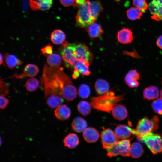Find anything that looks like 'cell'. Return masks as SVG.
<instances>
[{
    "mask_svg": "<svg viewBox=\"0 0 162 162\" xmlns=\"http://www.w3.org/2000/svg\"><path fill=\"white\" fill-rule=\"evenodd\" d=\"M53 0H29V4L33 10H46L52 7Z\"/></svg>",
    "mask_w": 162,
    "mask_h": 162,
    "instance_id": "4fadbf2b",
    "label": "cell"
},
{
    "mask_svg": "<svg viewBox=\"0 0 162 162\" xmlns=\"http://www.w3.org/2000/svg\"><path fill=\"white\" fill-rule=\"evenodd\" d=\"M60 53L65 67L69 69L74 68L77 62L74 53V44L65 41L62 44Z\"/></svg>",
    "mask_w": 162,
    "mask_h": 162,
    "instance_id": "52a82bcc",
    "label": "cell"
},
{
    "mask_svg": "<svg viewBox=\"0 0 162 162\" xmlns=\"http://www.w3.org/2000/svg\"><path fill=\"white\" fill-rule=\"evenodd\" d=\"M154 111L157 113L162 115V99L158 98L154 100L152 104Z\"/></svg>",
    "mask_w": 162,
    "mask_h": 162,
    "instance_id": "e575fe53",
    "label": "cell"
},
{
    "mask_svg": "<svg viewBox=\"0 0 162 162\" xmlns=\"http://www.w3.org/2000/svg\"><path fill=\"white\" fill-rule=\"evenodd\" d=\"M133 4L136 8L143 12L145 11L148 7L146 0H133Z\"/></svg>",
    "mask_w": 162,
    "mask_h": 162,
    "instance_id": "d590c367",
    "label": "cell"
},
{
    "mask_svg": "<svg viewBox=\"0 0 162 162\" xmlns=\"http://www.w3.org/2000/svg\"><path fill=\"white\" fill-rule=\"evenodd\" d=\"M92 107L91 103L85 100L80 101L77 106L79 112L82 115L87 116L91 112Z\"/></svg>",
    "mask_w": 162,
    "mask_h": 162,
    "instance_id": "1f68e13d",
    "label": "cell"
},
{
    "mask_svg": "<svg viewBox=\"0 0 162 162\" xmlns=\"http://www.w3.org/2000/svg\"><path fill=\"white\" fill-rule=\"evenodd\" d=\"M0 108L2 109H4L6 108L9 103V99L4 97V96H0Z\"/></svg>",
    "mask_w": 162,
    "mask_h": 162,
    "instance_id": "f35d334b",
    "label": "cell"
},
{
    "mask_svg": "<svg viewBox=\"0 0 162 162\" xmlns=\"http://www.w3.org/2000/svg\"><path fill=\"white\" fill-rule=\"evenodd\" d=\"M144 152L141 145L138 142H134L130 146L129 153L132 157L137 158L142 155Z\"/></svg>",
    "mask_w": 162,
    "mask_h": 162,
    "instance_id": "484cf974",
    "label": "cell"
},
{
    "mask_svg": "<svg viewBox=\"0 0 162 162\" xmlns=\"http://www.w3.org/2000/svg\"><path fill=\"white\" fill-rule=\"evenodd\" d=\"M123 54L134 58H141L135 50H134L133 51L131 52L124 51L123 52Z\"/></svg>",
    "mask_w": 162,
    "mask_h": 162,
    "instance_id": "ab89813d",
    "label": "cell"
},
{
    "mask_svg": "<svg viewBox=\"0 0 162 162\" xmlns=\"http://www.w3.org/2000/svg\"><path fill=\"white\" fill-rule=\"evenodd\" d=\"M160 98L162 99V88H161L160 92Z\"/></svg>",
    "mask_w": 162,
    "mask_h": 162,
    "instance_id": "ee69618b",
    "label": "cell"
},
{
    "mask_svg": "<svg viewBox=\"0 0 162 162\" xmlns=\"http://www.w3.org/2000/svg\"><path fill=\"white\" fill-rule=\"evenodd\" d=\"M4 58L6 64L10 69H12L16 65H20L22 64L21 61L13 55L6 53Z\"/></svg>",
    "mask_w": 162,
    "mask_h": 162,
    "instance_id": "4316f807",
    "label": "cell"
},
{
    "mask_svg": "<svg viewBox=\"0 0 162 162\" xmlns=\"http://www.w3.org/2000/svg\"><path fill=\"white\" fill-rule=\"evenodd\" d=\"M90 8L92 16L96 19L98 18L100 14L103 10V7L98 0L90 1Z\"/></svg>",
    "mask_w": 162,
    "mask_h": 162,
    "instance_id": "83f0119b",
    "label": "cell"
},
{
    "mask_svg": "<svg viewBox=\"0 0 162 162\" xmlns=\"http://www.w3.org/2000/svg\"><path fill=\"white\" fill-rule=\"evenodd\" d=\"M161 84L162 85V77L161 78Z\"/></svg>",
    "mask_w": 162,
    "mask_h": 162,
    "instance_id": "f6af8a7d",
    "label": "cell"
},
{
    "mask_svg": "<svg viewBox=\"0 0 162 162\" xmlns=\"http://www.w3.org/2000/svg\"><path fill=\"white\" fill-rule=\"evenodd\" d=\"M73 43L74 54L77 62L85 60L91 64L93 57L88 47L82 42H76Z\"/></svg>",
    "mask_w": 162,
    "mask_h": 162,
    "instance_id": "ba28073f",
    "label": "cell"
},
{
    "mask_svg": "<svg viewBox=\"0 0 162 162\" xmlns=\"http://www.w3.org/2000/svg\"><path fill=\"white\" fill-rule=\"evenodd\" d=\"M156 44L160 49H162V35L159 36L156 41Z\"/></svg>",
    "mask_w": 162,
    "mask_h": 162,
    "instance_id": "b9f144b4",
    "label": "cell"
},
{
    "mask_svg": "<svg viewBox=\"0 0 162 162\" xmlns=\"http://www.w3.org/2000/svg\"><path fill=\"white\" fill-rule=\"evenodd\" d=\"M132 129L125 125L120 124L116 128L115 133L119 140L128 139L132 134Z\"/></svg>",
    "mask_w": 162,
    "mask_h": 162,
    "instance_id": "5bb4252c",
    "label": "cell"
},
{
    "mask_svg": "<svg viewBox=\"0 0 162 162\" xmlns=\"http://www.w3.org/2000/svg\"><path fill=\"white\" fill-rule=\"evenodd\" d=\"M95 88L97 93L100 95L109 91L110 86L106 81L101 79H99L95 83Z\"/></svg>",
    "mask_w": 162,
    "mask_h": 162,
    "instance_id": "d4e9b609",
    "label": "cell"
},
{
    "mask_svg": "<svg viewBox=\"0 0 162 162\" xmlns=\"http://www.w3.org/2000/svg\"><path fill=\"white\" fill-rule=\"evenodd\" d=\"M78 12L75 18L76 27L86 28L95 22L97 20L92 15L90 8V1L78 6Z\"/></svg>",
    "mask_w": 162,
    "mask_h": 162,
    "instance_id": "7a4b0ae2",
    "label": "cell"
},
{
    "mask_svg": "<svg viewBox=\"0 0 162 162\" xmlns=\"http://www.w3.org/2000/svg\"><path fill=\"white\" fill-rule=\"evenodd\" d=\"M3 58L1 53L0 54V64L1 65L2 64H3Z\"/></svg>",
    "mask_w": 162,
    "mask_h": 162,
    "instance_id": "7bdbcfd3",
    "label": "cell"
},
{
    "mask_svg": "<svg viewBox=\"0 0 162 162\" xmlns=\"http://www.w3.org/2000/svg\"><path fill=\"white\" fill-rule=\"evenodd\" d=\"M41 51L44 55L48 56L53 53V47L50 44H48L41 49Z\"/></svg>",
    "mask_w": 162,
    "mask_h": 162,
    "instance_id": "74e56055",
    "label": "cell"
},
{
    "mask_svg": "<svg viewBox=\"0 0 162 162\" xmlns=\"http://www.w3.org/2000/svg\"><path fill=\"white\" fill-rule=\"evenodd\" d=\"M60 78L62 97L68 100H74L77 96L76 89L70 77L64 73L62 68L60 71Z\"/></svg>",
    "mask_w": 162,
    "mask_h": 162,
    "instance_id": "277c9868",
    "label": "cell"
},
{
    "mask_svg": "<svg viewBox=\"0 0 162 162\" xmlns=\"http://www.w3.org/2000/svg\"><path fill=\"white\" fill-rule=\"evenodd\" d=\"M124 95H116L114 92L109 91L103 95L93 97L91 103L94 109L111 113L114 107L123 99Z\"/></svg>",
    "mask_w": 162,
    "mask_h": 162,
    "instance_id": "6da1fadb",
    "label": "cell"
},
{
    "mask_svg": "<svg viewBox=\"0 0 162 162\" xmlns=\"http://www.w3.org/2000/svg\"><path fill=\"white\" fill-rule=\"evenodd\" d=\"M38 67L36 65L32 64H28L25 67L23 74H15L14 77L17 78H22L25 77H32L36 76L39 72Z\"/></svg>",
    "mask_w": 162,
    "mask_h": 162,
    "instance_id": "e0dca14e",
    "label": "cell"
},
{
    "mask_svg": "<svg viewBox=\"0 0 162 162\" xmlns=\"http://www.w3.org/2000/svg\"><path fill=\"white\" fill-rule=\"evenodd\" d=\"M47 62L50 67L54 68H58L61 64V57L58 54L52 53L47 56Z\"/></svg>",
    "mask_w": 162,
    "mask_h": 162,
    "instance_id": "f1b7e54d",
    "label": "cell"
},
{
    "mask_svg": "<svg viewBox=\"0 0 162 162\" xmlns=\"http://www.w3.org/2000/svg\"><path fill=\"white\" fill-rule=\"evenodd\" d=\"M83 135L85 140L89 143L96 142L99 137V134L98 130L92 127L86 128L83 132Z\"/></svg>",
    "mask_w": 162,
    "mask_h": 162,
    "instance_id": "d6986e66",
    "label": "cell"
},
{
    "mask_svg": "<svg viewBox=\"0 0 162 162\" xmlns=\"http://www.w3.org/2000/svg\"><path fill=\"white\" fill-rule=\"evenodd\" d=\"M100 137L103 147L105 149L112 146L119 140L115 133L110 128L103 130L101 134Z\"/></svg>",
    "mask_w": 162,
    "mask_h": 162,
    "instance_id": "9c48e42d",
    "label": "cell"
},
{
    "mask_svg": "<svg viewBox=\"0 0 162 162\" xmlns=\"http://www.w3.org/2000/svg\"><path fill=\"white\" fill-rule=\"evenodd\" d=\"M148 8L152 19L158 21L162 20V0H152Z\"/></svg>",
    "mask_w": 162,
    "mask_h": 162,
    "instance_id": "30bf717a",
    "label": "cell"
},
{
    "mask_svg": "<svg viewBox=\"0 0 162 162\" xmlns=\"http://www.w3.org/2000/svg\"><path fill=\"white\" fill-rule=\"evenodd\" d=\"M138 139L144 142L153 154L162 152V138L159 134L150 132Z\"/></svg>",
    "mask_w": 162,
    "mask_h": 162,
    "instance_id": "5b68a950",
    "label": "cell"
},
{
    "mask_svg": "<svg viewBox=\"0 0 162 162\" xmlns=\"http://www.w3.org/2000/svg\"><path fill=\"white\" fill-rule=\"evenodd\" d=\"M159 118L154 116L151 119L144 117L140 120L136 129H132V134L136 136L138 138L144 134L150 132H153L158 128Z\"/></svg>",
    "mask_w": 162,
    "mask_h": 162,
    "instance_id": "3957f363",
    "label": "cell"
},
{
    "mask_svg": "<svg viewBox=\"0 0 162 162\" xmlns=\"http://www.w3.org/2000/svg\"><path fill=\"white\" fill-rule=\"evenodd\" d=\"M62 97L56 95L50 96L47 98L46 103L50 107L56 108L63 103V99Z\"/></svg>",
    "mask_w": 162,
    "mask_h": 162,
    "instance_id": "f546056e",
    "label": "cell"
},
{
    "mask_svg": "<svg viewBox=\"0 0 162 162\" xmlns=\"http://www.w3.org/2000/svg\"><path fill=\"white\" fill-rule=\"evenodd\" d=\"M130 141V139L118 141L112 146L106 148L108 156L112 158L119 155L123 157H129Z\"/></svg>",
    "mask_w": 162,
    "mask_h": 162,
    "instance_id": "8992f818",
    "label": "cell"
},
{
    "mask_svg": "<svg viewBox=\"0 0 162 162\" xmlns=\"http://www.w3.org/2000/svg\"><path fill=\"white\" fill-rule=\"evenodd\" d=\"M65 34L61 30H55L51 34V40L56 45L62 44L65 41Z\"/></svg>",
    "mask_w": 162,
    "mask_h": 162,
    "instance_id": "cb8c5ba5",
    "label": "cell"
},
{
    "mask_svg": "<svg viewBox=\"0 0 162 162\" xmlns=\"http://www.w3.org/2000/svg\"><path fill=\"white\" fill-rule=\"evenodd\" d=\"M8 85V84L0 80V95L1 96H5L9 93Z\"/></svg>",
    "mask_w": 162,
    "mask_h": 162,
    "instance_id": "8d00e7d4",
    "label": "cell"
},
{
    "mask_svg": "<svg viewBox=\"0 0 162 162\" xmlns=\"http://www.w3.org/2000/svg\"><path fill=\"white\" fill-rule=\"evenodd\" d=\"M85 28L92 40L96 38H100L104 33L101 26L100 24L96 22H94Z\"/></svg>",
    "mask_w": 162,
    "mask_h": 162,
    "instance_id": "9a60e30c",
    "label": "cell"
},
{
    "mask_svg": "<svg viewBox=\"0 0 162 162\" xmlns=\"http://www.w3.org/2000/svg\"><path fill=\"white\" fill-rule=\"evenodd\" d=\"M87 126L86 121L83 118L80 117H76L73 120L71 127L72 129L78 133L84 132Z\"/></svg>",
    "mask_w": 162,
    "mask_h": 162,
    "instance_id": "ffe728a7",
    "label": "cell"
},
{
    "mask_svg": "<svg viewBox=\"0 0 162 162\" xmlns=\"http://www.w3.org/2000/svg\"><path fill=\"white\" fill-rule=\"evenodd\" d=\"M140 74L136 70L132 69L127 73L124 78L125 82L129 87L137 88L140 85L138 80L140 79Z\"/></svg>",
    "mask_w": 162,
    "mask_h": 162,
    "instance_id": "7c38bea8",
    "label": "cell"
},
{
    "mask_svg": "<svg viewBox=\"0 0 162 162\" xmlns=\"http://www.w3.org/2000/svg\"><path fill=\"white\" fill-rule=\"evenodd\" d=\"M39 82L34 78L28 79L26 82L25 86L26 90L30 92H32L36 90L38 87Z\"/></svg>",
    "mask_w": 162,
    "mask_h": 162,
    "instance_id": "d6a6232c",
    "label": "cell"
},
{
    "mask_svg": "<svg viewBox=\"0 0 162 162\" xmlns=\"http://www.w3.org/2000/svg\"><path fill=\"white\" fill-rule=\"evenodd\" d=\"M60 3L64 6L66 7L73 6L76 0H59Z\"/></svg>",
    "mask_w": 162,
    "mask_h": 162,
    "instance_id": "60d3db41",
    "label": "cell"
},
{
    "mask_svg": "<svg viewBox=\"0 0 162 162\" xmlns=\"http://www.w3.org/2000/svg\"><path fill=\"white\" fill-rule=\"evenodd\" d=\"M64 145L70 148H76L79 144L80 140L77 135L74 133H71L66 136L63 140Z\"/></svg>",
    "mask_w": 162,
    "mask_h": 162,
    "instance_id": "603a6c76",
    "label": "cell"
},
{
    "mask_svg": "<svg viewBox=\"0 0 162 162\" xmlns=\"http://www.w3.org/2000/svg\"><path fill=\"white\" fill-rule=\"evenodd\" d=\"M89 63L86 60H80L75 64L74 69L83 75L88 76L91 73L89 68Z\"/></svg>",
    "mask_w": 162,
    "mask_h": 162,
    "instance_id": "7402d4cb",
    "label": "cell"
},
{
    "mask_svg": "<svg viewBox=\"0 0 162 162\" xmlns=\"http://www.w3.org/2000/svg\"><path fill=\"white\" fill-rule=\"evenodd\" d=\"M126 13L128 17L131 20H139L143 15V11L136 7L130 8Z\"/></svg>",
    "mask_w": 162,
    "mask_h": 162,
    "instance_id": "4dcf8cb0",
    "label": "cell"
},
{
    "mask_svg": "<svg viewBox=\"0 0 162 162\" xmlns=\"http://www.w3.org/2000/svg\"><path fill=\"white\" fill-rule=\"evenodd\" d=\"M112 113L114 118L119 121L124 119L128 115V112L126 107L122 105L118 104L114 107Z\"/></svg>",
    "mask_w": 162,
    "mask_h": 162,
    "instance_id": "ac0fdd59",
    "label": "cell"
},
{
    "mask_svg": "<svg viewBox=\"0 0 162 162\" xmlns=\"http://www.w3.org/2000/svg\"><path fill=\"white\" fill-rule=\"evenodd\" d=\"M79 96L81 98H88L90 94V89L89 86L85 84H82L79 87L78 91Z\"/></svg>",
    "mask_w": 162,
    "mask_h": 162,
    "instance_id": "836d02e7",
    "label": "cell"
},
{
    "mask_svg": "<svg viewBox=\"0 0 162 162\" xmlns=\"http://www.w3.org/2000/svg\"><path fill=\"white\" fill-rule=\"evenodd\" d=\"M159 94V90L157 86H151L145 88L143 92L144 99L152 100L157 98Z\"/></svg>",
    "mask_w": 162,
    "mask_h": 162,
    "instance_id": "44dd1931",
    "label": "cell"
},
{
    "mask_svg": "<svg viewBox=\"0 0 162 162\" xmlns=\"http://www.w3.org/2000/svg\"><path fill=\"white\" fill-rule=\"evenodd\" d=\"M117 38L120 43L127 44L131 43L134 39V36L131 30L128 28H124L118 32Z\"/></svg>",
    "mask_w": 162,
    "mask_h": 162,
    "instance_id": "8fae6325",
    "label": "cell"
},
{
    "mask_svg": "<svg viewBox=\"0 0 162 162\" xmlns=\"http://www.w3.org/2000/svg\"><path fill=\"white\" fill-rule=\"evenodd\" d=\"M54 114L58 119L65 120L70 118L71 115V110L67 105L61 104L56 108L54 110Z\"/></svg>",
    "mask_w": 162,
    "mask_h": 162,
    "instance_id": "2e32d148",
    "label": "cell"
}]
</instances>
